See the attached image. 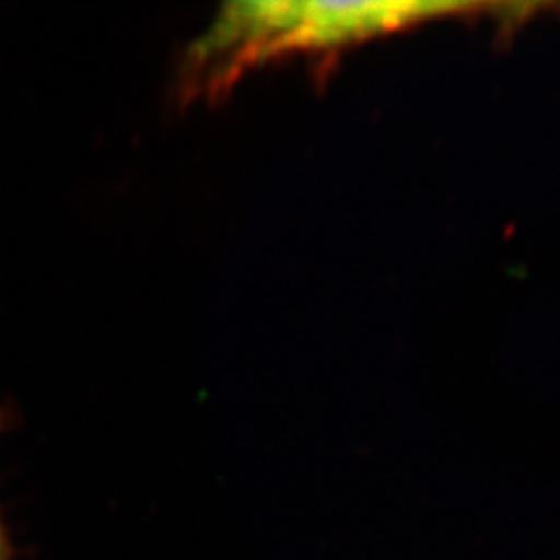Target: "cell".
<instances>
[{
    "mask_svg": "<svg viewBox=\"0 0 560 560\" xmlns=\"http://www.w3.org/2000/svg\"><path fill=\"white\" fill-rule=\"evenodd\" d=\"M0 560H9V541H7L2 521H0Z\"/></svg>",
    "mask_w": 560,
    "mask_h": 560,
    "instance_id": "2",
    "label": "cell"
},
{
    "mask_svg": "<svg viewBox=\"0 0 560 560\" xmlns=\"http://www.w3.org/2000/svg\"><path fill=\"white\" fill-rule=\"evenodd\" d=\"M451 11L421 2H240L222 11L201 42V59L226 57L229 65L270 57L280 50H316L399 30Z\"/></svg>",
    "mask_w": 560,
    "mask_h": 560,
    "instance_id": "1",
    "label": "cell"
}]
</instances>
